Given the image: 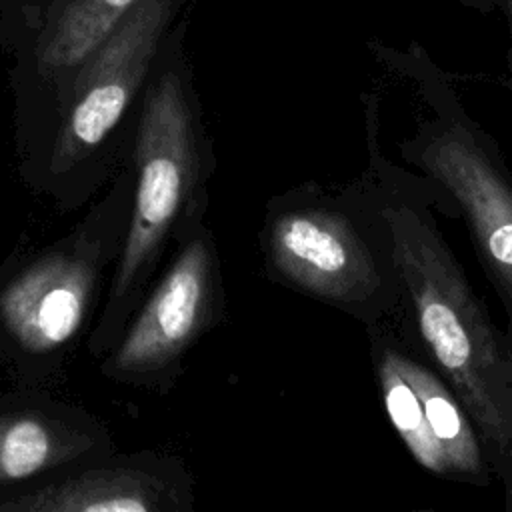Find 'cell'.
I'll use <instances>...</instances> for the list:
<instances>
[{
	"label": "cell",
	"mask_w": 512,
	"mask_h": 512,
	"mask_svg": "<svg viewBox=\"0 0 512 512\" xmlns=\"http://www.w3.org/2000/svg\"><path fill=\"white\" fill-rule=\"evenodd\" d=\"M362 182L380 216L402 284V318L416 344L472 418L490 466L506 480L512 462V340L492 324L436 226V186L382 158L374 126Z\"/></svg>",
	"instance_id": "obj_1"
},
{
	"label": "cell",
	"mask_w": 512,
	"mask_h": 512,
	"mask_svg": "<svg viewBox=\"0 0 512 512\" xmlns=\"http://www.w3.org/2000/svg\"><path fill=\"white\" fill-rule=\"evenodd\" d=\"M134 174L128 158L60 238L0 264V364L14 388L56 390L94 328L120 256Z\"/></svg>",
	"instance_id": "obj_2"
},
{
	"label": "cell",
	"mask_w": 512,
	"mask_h": 512,
	"mask_svg": "<svg viewBox=\"0 0 512 512\" xmlns=\"http://www.w3.org/2000/svg\"><path fill=\"white\" fill-rule=\"evenodd\" d=\"M510 14H512V0H510Z\"/></svg>",
	"instance_id": "obj_11"
},
{
	"label": "cell",
	"mask_w": 512,
	"mask_h": 512,
	"mask_svg": "<svg viewBox=\"0 0 512 512\" xmlns=\"http://www.w3.org/2000/svg\"><path fill=\"white\" fill-rule=\"evenodd\" d=\"M196 482L170 452L114 450L0 490V512H194Z\"/></svg>",
	"instance_id": "obj_8"
},
{
	"label": "cell",
	"mask_w": 512,
	"mask_h": 512,
	"mask_svg": "<svg viewBox=\"0 0 512 512\" xmlns=\"http://www.w3.org/2000/svg\"><path fill=\"white\" fill-rule=\"evenodd\" d=\"M170 14V0H138L64 90L34 190L60 214L90 204L124 164Z\"/></svg>",
	"instance_id": "obj_5"
},
{
	"label": "cell",
	"mask_w": 512,
	"mask_h": 512,
	"mask_svg": "<svg viewBox=\"0 0 512 512\" xmlns=\"http://www.w3.org/2000/svg\"><path fill=\"white\" fill-rule=\"evenodd\" d=\"M126 158L134 174L132 212L100 314L86 340V350L96 360L120 340L172 250L176 226L194 208L208 206L216 150L180 64H154Z\"/></svg>",
	"instance_id": "obj_3"
},
{
	"label": "cell",
	"mask_w": 512,
	"mask_h": 512,
	"mask_svg": "<svg viewBox=\"0 0 512 512\" xmlns=\"http://www.w3.org/2000/svg\"><path fill=\"white\" fill-rule=\"evenodd\" d=\"M506 510L512 512V462H510V470L506 476Z\"/></svg>",
	"instance_id": "obj_10"
},
{
	"label": "cell",
	"mask_w": 512,
	"mask_h": 512,
	"mask_svg": "<svg viewBox=\"0 0 512 512\" xmlns=\"http://www.w3.org/2000/svg\"><path fill=\"white\" fill-rule=\"evenodd\" d=\"M262 274L338 308L366 328L402 314V284L386 228L364 186L306 182L274 194L258 230Z\"/></svg>",
	"instance_id": "obj_4"
},
{
	"label": "cell",
	"mask_w": 512,
	"mask_h": 512,
	"mask_svg": "<svg viewBox=\"0 0 512 512\" xmlns=\"http://www.w3.org/2000/svg\"><path fill=\"white\" fill-rule=\"evenodd\" d=\"M206 210L194 208L176 226L168 260L120 340L100 358L102 378L164 396L182 378L190 350L226 320L222 258Z\"/></svg>",
	"instance_id": "obj_6"
},
{
	"label": "cell",
	"mask_w": 512,
	"mask_h": 512,
	"mask_svg": "<svg viewBox=\"0 0 512 512\" xmlns=\"http://www.w3.org/2000/svg\"><path fill=\"white\" fill-rule=\"evenodd\" d=\"M432 98V114L398 144L404 162L436 184L450 214L462 216L476 254L498 290L512 340V174L492 136L448 98Z\"/></svg>",
	"instance_id": "obj_7"
},
{
	"label": "cell",
	"mask_w": 512,
	"mask_h": 512,
	"mask_svg": "<svg viewBox=\"0 0 512 512\" xmlns=\"http://www.w3.org/2000/svg\"><path fill=\"white\" fill-rule=\"evenodd\" d=\"M114 450L108 424L54 390L14 388L0 396V490L38 482Z\"/></svg>",
	"instance_id": "obj_9"
}]
</instances>
